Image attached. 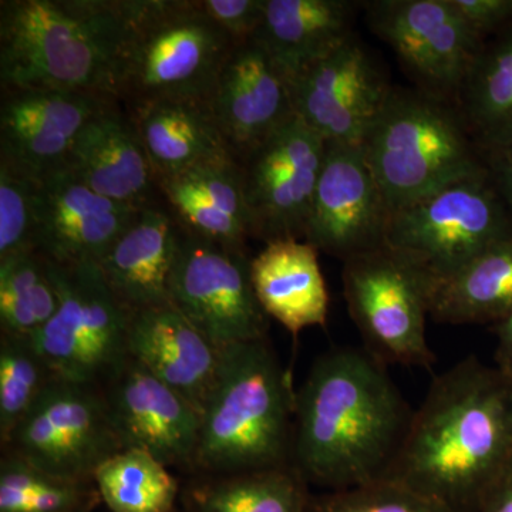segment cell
<instances>
[{"mask_svg": "<svg viewBox=\"0 0 512 512\" xmlns=\"http://www.w3.org/2000/svg\"><path fill=\"white\" fill-rule=\"evenodd\" d=\"M47 264L59 308L33 336V345L59 379L103 387L127 360L133 315L117 301L94 262Z\"/></svg>", "mask_w": 512, "mask_h": 512, "instance_id": "cell-8", "label": "cell"}, {"mask_svg": "<svg viewBox=\"0 0 512 512\" xmlns=\"http://www.w3.org/2000/svg\"><path fill=\"white\" fill-rule=\"evenodd\" d=\"M481 39L512 22V0H451Z\"/></svg>", "mask_w": 512, "mask_h": 512, "instance_id": "cell-37", "label": "cell"}, {"mask_svg": "<svg viewBox=\"0 0 512 512\" xmlns=\"http://www.w3.org/2000/svg\"><path fill=\"white\" fill-rule=\"evenodd\" d=\"M140 211L101 197L60 168L40 181L35 249L59 265L99 264Z\"/></svg>", "mask_w": 512, "mask_h": 512, "instance_id": "cell-19", "label": "cell"}, {"mask_svg": "<svg viewBox=\"0 0 512 512\" xmlns=\"http://www.w3.org/2000/svg\"><path fill=\"white\" fill-rule=\"evenodd\" d=\"M248 251H238L181 227L170 276V303L215 348L268 339L269 318L256 299Z\"/></svg>", "mask_w": 512, "mask_h": 512, "instance_id": "cell-10", "label": "cell"}, {"mask_svg": "<svg viewBox=\"0 0 512 512\" xmlns=\"http://www.w3.org/2000/svg\"><path fill=\"white\" fill-rule=\"evenodd\" d=\"M33 466L74 481H93L121 451L101 387L56 377L3 447Z\"/></svg>", "mask_w": 512, "mask_h": 512, "instance_id": "cell-11", "label": "cell"}, {"mask_svg": "<svg viewBox=\"0 0 512 512\" xmlns=\"http://www.w3.org/2000/svg\"><path fill=\"white\" fill-rule=\"evenodd\" d=\"M111 101L56 90H2L0 163L35 181L66 164L77 137Z\"/></svg>", "mask_w": 512, "mask_h": 512, "instance_id": "cell-17", "label": "cell"}, {"mask_svg": "<svg viewBox=\"0 0 512 512\" xmlns=\"http://www.w3.org/2000/svg\"><path fill=\"white\" fill-rule=\"evenodd\" d=\"M306 512H453L412 488L379 478L339 491L309 495Z\"/></svg>", "mask_w": 512, "mask_h": 512, "instance_id": "cell-34", "label": "cell"}, {"mask_svg": "<svg viewBox=\"0 0 512 512\" xmlns=\"http://www.w3.org/2000/svg\"><path fill=\"white\" fill-rule=\"evenodd\" d=\"M412 416L375 356L329 350L295 393L292 467L319 491L372 483L392 466Z\"/></svg>", "mask_w": 512, "mask_h": 512, "instance_id": "cell-2", "label": "cell"}, {"mask_svg": "<svg viewBox=\"0 0 512 512\" xmlns=\"http://www.w3.org/2000/svg\"><path fill=\"white\" fill-rule=\"evenodd\" d=\"M82 512H92V511H82Z\"/></svg>", "mask_w": 512, "mask_h": 512, "instance_id": "cell-41", "label": "cell"}, {"mask_svg": "<svg viewBox=\"0 0 512 512\" xmlns=\"http://www.w3.org/2000/svg\"><path fill=\"white\" fill-rule=\"evenodd\" d=\"M59 308L49 264L36 249L0 258L2 335L32 339Z\"/></svg>", "mask_w": 512, "mask_h": 512, "instance_id": "cell-31", "label": "cell"}, {"mask_svg": "<svg viewBox=\"0 0 512 512\" xmlns=\"http://www.w3.org/2000/svg\"><path fill=\"white\" fill-rule=\"evenodd\" d=\"M200 6L237 45L256 35L265 15V0H200Z\"/></svg>", "mask_w": 512, "mask_h": 512, "instance_id": "cell-36", "label": "cell"}, {"mask_svg": "<svg viewBox=\"0 0 512 512\" xmlns=\"http://www.w3.org/2000/svg\"><path fill=\"white\" fill-rule=\"evenodd\" d=\"M392 89L355 35L291 80L296 116L326 143L357 146Z\"/></svg>", "mask_w": 512, "mask_h": 512, "instance_id": "cell-14", "label": "cell"}, {"mask_svg": "<svg viewBox=\"0 0 512 512\" xmlns=\"http://www.w3.org/2000/svg\"><path fill=\"white\" fill-rule=\"evenodd\" d=\"M390 215L362 147L326 143L303 239L345 262L384 247Z\"/></svg>", "mask_w": 512, "mask_h": 512, "instance_id": "cell-15", "label": "cell"}, {"mask_svg": "<svg viewBox=\"0 0 512 512\" xmlns=\"http://www.w3.org/2000/svg\"><path fill=\"white\" fill-rule=\"evenodd\" d=\"M99 498L92 481L53 476L5 451L0 464V512L92 511Z\"/></svg>", "mask_w": 512, "mask_h": 512, "instance_id": "cell-32", "label": "cell"}, {"mask_svg": "<svg viewBox=\"0 0 512 512\" xmlns=\"http://www.w3.org/2000/svg\"><path fill=\"white\" fill-rule=\"evenodd\" d=\"M360 147L392 212L488 170L460 109L423 90L392 89Z\"/></svg>", "mask_w": 512, "mask_h": 512, "instance_id": "cell-6", "label": "cell"}, {"mask_svg": "<svg viewBox=\"0 0 512 512\" xmlns=\"http://www.w3.org/2000/svg\"><path fill=\"white\" fill-rule=\"evenodd\" d=\"M295 393L268 339L222 350L194 470L227 476L292 466Z\"/></svg>", "mask_w": 512, "mask_h": 512, "instance_id": "cell-4", "label": "cell"}, {"mask_svg": "<svg viewBox=\"0 0 512 512\" xmlns=\"http://www.w3.org/2000/svg\"><path fill=\"white\" fill-rule=\"evenodd\" d=\"M93 481L111 512H173L180 493L171 468L140 450L113 454Z\"/></svg>", "mask_w": 512, "mask_h": 512, "instance_id": "cell-30", "label": "cell"}, {"mask_svg": "<svg viewBox=\"0 0 512 512\" xmlns=\"http://www.w3.org/2000/svg\"><path fill=\"white\" fill-rule=\"evenodd\" d=\"M127 16L128 0H2V90H56L116 100Z\"/></svg>", "mask_w": 512, "mask_h": 512, "instance_id": "cell-3", "label": "cell"}, {"mask_svg": "<svg viewBox=\"0 0 512 512\" xmlns=\"http://www.w3.org/2000/svg\"><path fill=\"white\" fill-rule=\"evenodd\" d=\"M127 356L202 413L214 389L222 352L171 303L134 313Z\"/></svg>", "mask_w": 512, "mask_h": 512, "instance_id": "cell-21", "label": "cell"}, {"mask_svg": "<svg viewBox=\"0 0 512 512\" xmlns=\"http://www.w3.org/2000/svg\"><path fill=\"white\" fill-rule=\"evenodd\" d=\"M370 30L392 47L423 92L458 99L484 39L451 0H373L365 3Z\"/></svg>", "mask_w": 512, "mask_h": 512, "instance_id": "cell-13", "label": "cell"}, {"mask_svg": "<svg viewBox=\"0 0 512 512\" xmlns=\"http://www.w3.org/2000/svg\"><path fill=\"white\" fill-rule=\"evenodd\" d=\"M180 232L170 208L157 202L138 212L97 264L111 292L131 315L170 303Z\"/></svg>", "mask_w": 512, "mask_h": 512, "instance_id": "cell-22", "label": "cell"}, {"mask_svg": "<svg viewBox=\"0 0 512 512\" xmlns=\"http://www.w3.org/2000/svg\"><path fill=\"white\" fill-rule=\"evenodd\" d=\"M235 46L200 0H128L114 97L128 114L161 101L210 104Z\"/></svg>", "mask_w": 512, "mask_h": 512, "instance_id": "cell-5", "label": "cell"}, {"mask_svg": "<svg viewBox=\"0 0 512 512\" xmlns=\"http://www.w3.org/2000/svg\"><path fill=\"white\" fill-rule=\"evenodd\" d=\"M318 255L305 239L284 238L268 242L251 259L259 305L293 336L328 322L329 292Z\"/></svg>", "mask_w": 512, "mask_h": 512, "instance_id": "cell-24", "label": "cell"}, {"mask_svg": "<svg viewBox=\"0 0 512 512\" xmlns=\"http://www.w3.org/2000/svg\"><path fill=\"white\" fill-rule=\"evenodd\" d=\"M210 107L237 163L295 116L288 77L254 39L232 50Z\"/></svg>", "mask_w": 512, "mask_h": 512, "instance_id": "cell-18", "label": "cell"}, {"mask_svg": "<svg viewBox=\"0 0 512 512\" xmlns=\"http://www.w3.org/2000/svg\"><path fill=\"white\" fill-rule=\"evenodd\" d=\"M355 3L348 0H265L252 37L289 83L353 36Z\"/></svg>", "mask_w": 512, "mask_h": 512, "instance_id": "cell-25", "label": "cell"}, {"mask_svg": "<svg viewBox=\"0 0 512 512\" xmlns=\"http://www.w3.org/2000/svg\"><path fill=\"white\" fill-rule=\"evenodd\" d=\"M121 450H140L168 468L194 470L201 414L181 394L127 357L101 387Z\"/></svg>", "mask_w": 512, "mask_h": 512, "instance_id": "cell-16", "label": "cell"}, {"mask_svg": "<svg viewBox=\"0 0 512 512\" xmlns=\"http://www.w3.org/2000/svg\"><path fill=\"white\" fill-rule=\"evenodd\" d=\"M157 184L208 161L232 157L210 104L161 101L130 114Z\"/></svg>", "mask_w": 512, "mask_h": 512, "instance_id": "cell-26", "label": "cell"}, {"mask_svg": "<svg viewBox=\"0 0 512 512\" xmlns=\"http://www.w3.org/2000/svg\"><path fill=\"white\" fill-rule=\"evenodd\" d=\"M495 366L512 377V313L503 322L495 325Z\"/></svg>", "mask_w": 512, "mask_h": 512, "instance_id": "cell-40", "label": "cell"}, {"mask_svg": "<svg viewBox=\"0 0 512 512\" xmlns=\"http://www.w3.org/2000/svg\"><path fill=\"white\" fill-rule=\"evenodd\" d=\"M56 379L32 339L2 335L0 339V440L13 431Z\"/></svg>", "mask_w": 512, "mask_h": 512, "instance_id": "cell-33", "label": "cell"}, {"mask_svg": "<svg viewBox=\"0 0 512 512\" xmlns=\"http://www.w3.org/2000/svg\"><path fill=\"white\" fill-rule=\"evenodd\" d=\"M512 313V234L430 289V318L447 325L503 322Z\"/></svg>", "mask_w": 512, "mask_h": 512, "instance_id": "cell-27", "label": "cell"}, {"mask_svg": "<svg viewBox=\"0 0 512 512\" xmlns=\"http://www.w3.org/2000/svg\"><path fill=\"white\" fill-rule=\"evenodd\" d=\"M474 512H512V461L481 498Z\"/></svg>", "mask_w": 512, "mask_h": 512, "instance_id": "cell-38", "label": "cell"}, {"mask_svg": "<svg viewBox=\"0 0 512 512\" xmlns=\"http://www.w3.org/2000/svg\"><path fill=\"white\" fill-rule=\"evenodd\" d=\"M326 141L298 116L238 161L252 238H305Z\"/></svg>", "mask_w": 512, "mask_h": 512, "instance_id": "cell-12", "label": "cell"}, {"mask_svg": "<svg viewBox=\"0 0 512 512\" xmlns=\"http://www.w3.org/2000/svg\"><path fill=\"white\" fill-rule=\"evenodd\" d=\"M490 164L488 171L495 187L500 191L508 210L512 211V148L491 154Z\"/></svg>", "mask_w": 512, "mask_h": 512, "instance_id": "cell-39", "label": "cell"}, {"mask_svg": "<svg viewBox=\"0 0 512 512\" xmlns=\"http://www.w3.org/2000/svg\"><path fill=\"white\" fill-rule=\"evenodd\" d=\"M510 234L507 204L487 170L392 212L384 247L420 272L431 289Z\"/></svg>", "mask_w": 512, "mask_h": 512, "instance_id": "cell-7", "label": "cell"}, {"mask_svg": "<svg viewBox=\"0 0 512 512\" xmlns=\"http://www.w3.org/2000/svg\"><path fill=\"white\" fill-rule=\"evenodd\" d=\"M187 497L190 512H306L308 484L292 466L211 476Z\"/></svg>", "mask_w": 512, "mask_h": 512, "instance_id": "cell-29", "label": "cell"}, {"mask_svg": "<svg viewBox=\"0 0 512 512\" xmlns=\"http://www.w3.org/2000/svg\"><path fill=\"white\" fill-rule=\"evenodd\" d=\"M342 281L350 318L370 355L386 366L431 369L430 288L420 272L382 247L346 259Z\"/></svg>", "mask_w": 512, "mask_h": 512, "instance_id": "cell-9", "label": "cell"}, {"mask_svg": "<svg viewBox=\"0 0 512 512\" xmlns=\"http://www.w3.org/2000/svg\"><path fill=\"white\" fill-rule=\"evenodd\" d=\"M458 99L478 147L490 154L512 148V28L484 43Z\"/></svg>", "mask_w": 512, "mask_h": 512, "instance_id": "cell-28", "label": "cell"}, {"mask_svg": "<svg viewBox=\"0 0 512 512\" xmlns=\"http://www.w3.org/2000/svg\"><path fill=\"white\" fill-rule=\"evenodd\" d=\"M158 188L165 205L188 232L227 248L248 251L251 220L234 158L197 165L165 178Z\"/></svg>", "mask_w": 512, "mask_h": 512, "instance_id": "cell-23", "label": "cell"}, {"mask_svg": "<svg viewBox=\"0 0 512 512\" xmlns=\"http://www.w3.org/2000/svg\"><path fill=\"white\" fill-rule=\"evenodd\" d=\"M512 461V377L477 357L437 376L384 478L474 512Z\"/></svg>", "mask_w": 512, "mask_h": 512, "instance_id": "cell-1", "label": "cell"}, {"mask_svg": "<svg viewBox=\"0 0 512 512\" xmlns=\"http://www.w3.org/2000/svg\"><path fill=\"white\" fill-rule=\"evenodd\" d=\"M40 183L0 163V258L35 249Z\"/></svg>", "mask_w": 512, "mask_h": 512, "instance_id": "cell-35", "label": "cell"}, {"mask_svg": "<svg viewBox=\"0 0 512 512\" xmlns=\"http://www.w3.org/2000/svg\"><path fill=\"white\" fill-rule=\"evenodd\" d=\"M64 168L101 197L136 210L163 200L136 123L119 101L83 128Z\"/></svg>", "mask_w": 512, "mask_h": 512, "instance_id": "cell-20", "label": "cell"}]
</instances>
